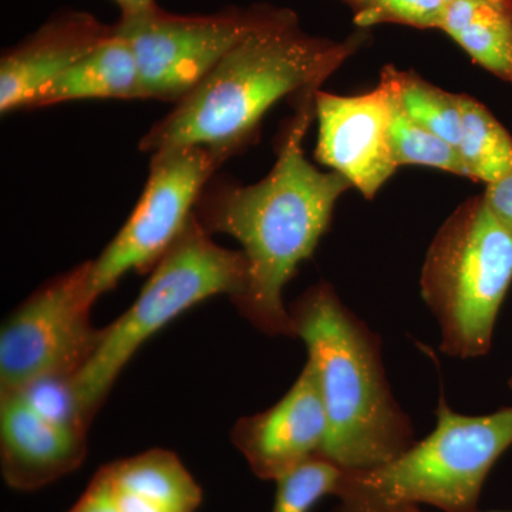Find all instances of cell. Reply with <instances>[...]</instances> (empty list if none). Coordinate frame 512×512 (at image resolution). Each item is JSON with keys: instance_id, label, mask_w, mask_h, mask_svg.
Returning <instances> with one entry per match:
<instances>
[{"instance_id": "cell-5", "label": "cell", "mask_w": 512, "mask_h": 512, "mask_svg": "<svg viewBox=\"0 0 512 512\" xmlns=\"http://www.w3.org/2000/svg\"><path fill=\"white\" fill-rule=\"evenodd\" d=\"M242 251L218 245L195 215L161 256L133 305L107 328L89 362L72 379L84 414L93 421L137 350L192 306L217 295L234 299L244 286Z\"/></svg>"}, {"instance_id": "cell-27", "label": "cell", "mask_w": 512, "mask_h": 512, "mask_svg": "<svg viewBox=\"0 0 512 512\" xmlns=\"http://www.w3.org/2000/svg\"><path fill=\"white\" fill-rule=\"evenodd\" d=\"M409 512H423L420 510V508H413V510H410Z\"/></svg>"}, {"instance_id": "cell-23", "label": "cell", "mask_w": 512, "mask_h": 512, "mask_svg": "<svg viewBox=\"0 0 512 512\" xmlns=\"http://www.w3.org/2000/svg\"><path fill=\"white\" fill-rule=\"evenodd\" d=\"M69 512H117L106 485L94 476L82 497Z\"/></svg>"}, {"instance_id": "cell-11", "label": "cell", "mask_w": 512, "mask_h": 512, "mask_svg": "<svg viewBox=\"0 0 512 512\" xmlns=\"http://www.w3.org/2000/svg\"><path fill=\"white\" fill-rule=\"evenodd\" d=\"M315 117L316 160L345 177L367 200H373L399 168L390 144L389 80L382 74L375 90L359 96H336L318 90Z\"/></svg>"}, {"instance_id": "cell-4", "label": "cell", "mask_w": 512, "mask_h": 512, "mask_svg": "<svg viewBox=\"0 0 512 512\" xmlns=\"http://www.w3.org/2000/svg\"><path fill=\"white\" fill-rule=\"evenodd\" d=\"M436 429L387 463L345 471L335 512H478L485 480L512 446V406L485 416L454 412L444 397Z\"/></svg>"}, {"instance_id": "cell-24", "label": "cell", "mask_w": 512, "mask_h": 512, "mask_svg": "<svg viewBox=\"0 0 512 512\" xmlns=\"http://www.w3.org/2000/svg\"><path fill=\"white\" fill-rule=\"evenodd\" d=\"M119 5L121 16L137 15L156 6V0H114Z\"/></svg>"}, {"instance_id": "cell-13", "label": "cell", "mask_w": 512, "mask_h": 512, "mask_svg": "<svg viewBox=\"0 0 512 512\" xmlns=\"http://www.w3.org/2000/svg\"><path fill=\"white\" fill-rule=\"evenodd\" d=\"M113 35V25L80 10L43 23L0 59V111L26 110L36 93Z\"/></svg>"}, {"instance_id": "cell-19", "label": "cell", "mask_w": 512, "mask_h": 512, "mask_svg": "<svg viewBox=\"0 0 512 512\" xmlns=\"http://www.w3.org/2000/svg\"><path fill=\"white\" fill-rule=\"evenodd\" d=\"M392 87V121H390V144L394 161L399 167L416 164L437 168L447 173L467 177V168L461 160L458 148L443 138L437 137L427 128L410 119L404 111L389 70L382 72Z\"/></svg>"}, {"instance_id": "cell-1", "label": "cell", "mask_w": 512, "mask_h": 512, "mask_svg": "<svg viewBox=\"0 0 512 512\" xmlns=\"http://www.w3.org/2000/svg\"><path fill=\"white\" fill-rule=\"evenodd\" d=\"M318 90L299 94L296 113L282 133L272 170L255 184L212 178L194 215L210 235L237 239L247 261L235 308L269 336H293L284 289L311 258L328 231L336 202L352 184L335 171H320L303 151L315 119Z\"/></svg>"}, {"instance_id": "cell-14", "label": "cell", "mask_w": 512, "mask_h": 512, "mask_svg": "<svg viewBox=\"0 0 512 512\" xmlns=\"http://www.w3.org/2000/svg\"><path fill=\"white\" fill-rule=\"evenodd\" d=\"M96 474L119 512H195L201 505L200 485L168 450L121 458Z\"/></svg>"}, {"instance_id": "cell-21", "label": "cell", "mask_w": 512, "mask_h": 512, "mask_svg": "<svg viewBox=\"0 0 512 512\" xmlns=\"http://www.w3.org/2000/svg\"><path fill=\"white\" fill-rule=\"evenodd\" d=\"M447 0H369L355 13L359 28L399 23L419 29H441Z\"/></svg>"}, {"instance_id": "cell-18", "label": "cell", "mask_w": 512, "mask_h": 512, "mask_svg": "<svg viewBox=\"0 0 512 512\" xmlns=\"http://www.w3.org/2000/svg\"><path fill=\"white\" fill-rule=\"evenodd\" d=\"M387 70L410 119L457 148L463 124L461 94L444 92L417 74L400 72L396 67L389 66Z\"/></svg>"}, {"instance_id": "cell-9", "label": "cell", "mask_w": 512, "mask_h": 512, "mask_svg": "<svg viewBox=\"0 0 512 512\" xmlns=\"http://www.w3.org/2000/svg\"><path fill=\"white\" fill-rule=\"evenodd\" d=\"M229 158L204 146L158 151L151 157L146 187L130 217L93 261L97 299L127 272L150 274L184 231L201 192Z\"/></svg>"}, {"instance_id": "cell-26", "label": "cell", "mask_w": 512, "mask_h": 512, "mask_svg": "<svg viewBox=\"0 0 512 512\" xmlns=\"http://www.w3.org/2000/svg\"><path fill=\"white\" fill-rule=\"evenodd\" d=\"M448 2H453V0H447ZM488 2L494 3V5L500 6V8L512 13V0H488Z\"/></svg>"}, {"instance_id": "cell-7", "label": "cell", "mask_w": 512, "mask_h": 512, "mask_svg": "<svg viewBox=\"0 0 512 512\" xmlns=\"http://www.w3.org/2000/svg\"><path fill=\"white\" fill-rule=\"evenodd\" d=\"M93 261L55 276L20 303L0 332V394L39 380L73 379L99 345L90 311Z\"/></svg>"}, {"instance_id": "cell-15", "label": "cell", "mask_w": 512, "mask_h": 512, "mask_svg": "<svg viewBox=\"0 0 512 512\" xmlns=\"http://www.w3.org/2000/svg\"><path fill=\"white\" fill-rule=\"evenodd\" d=\"M94 99L146 100L133 49L114 28L106 42L43 86L26 110Z\"/></svg>"}, {"instance_id": "cell-8", "label": "cell", "mask_w": 512, "mask_h": 512, "mask_svg": "<svg viewBox=\"0 0 512 512\" xmlns=\"http://www.w3.org/2000/svg\"><path fill=\"white\" fill-rule=\"evenodd\" d=\"M276 9L254 6L212 15H174L156 5L120 16L113 28L133 49L146 100L177 104Z\"/></svg>"}, {"instance_id": "cell-25", "label": "cell", "mask_w": 512, "mask_h": 512, "mask_svg": "<svg viewBox=\"0 0 512 512\" xmlns=\"http://www.w3.org/2000/svg\"><path fill=\"white\" fill-rule=\"evenodd\" d=\"M342 2H345L346 5H349L350 8L355 10V13H356L357 10L365 8L367 3H369V0H342Z\"/></svg>"}, {"instance_id": "cell-17", "label": "cell", "mask_w": 512, "mask_h": 512, "mask_svg": "<svg viewBox=\"0 0 512 512\" xmlns=\"http://www.w3.org/2000/svg\"><path fill=\"white\" fill-rule=\"evenodd\" d=\"M463 124L458 153L467 178L491 184L512 168V137L480 101L461 94Z\"/></svg>"}, {"instance_id": "cell-3", "label": "cell", "mask_w": 512, "mask_h": 512, "mask_svg": "<svg viewBox=\"0 0 512 512\" xmlns=\"http://www.w3.org/2000/svg\"><path fill=\"white\" fill-rule=\"evenodd\" d=\"M293 338L308 349L328 416L322 456L343 471L387 463L414 443L412 420L397 403L377 333L325 282L289 309Z\"/></svg>"}, {"instance_id": "cell-16", "label": "cell", "mask_w": 512, "mask_h": 512, "mask_svg": "<svg viewBox=\"0 0 512 512\" xmlns=\"http://www.w3.org/2000/svg\"><path fill=\"white\" fill-rule=\"evenodd\" d=\"M440 30L474 62L512 83V13L488 0H453Z\"/></svg>"}, {"instance_id": "cell-22", "label": "cell", "mask_w": 512, "mask_h": 512, "mask_svg": "<svg viewBox=\"0 0 512 512\" xmlns=\"http://www.w3.org/2000/svg\"><path fill=\"white\" fill-rule=\"evenodd\" d=\"M483 197L494 217L512 234V168L500 180L488 184Z\"/></svg>"}, {"instance_id": "cell-2", "label": "cell", "mask_w": 512, "mask_h": 512, "mask_svg": "<svg viewBox=\"0 0 512 512\" xmlns=\"http://www.w3.org/2000/svg\"><path fill=\"white\" fill-rule=\"evenodd\" d=\"M362 42L359 35L345 42L308 35L292 10L278 8L153 124L138 147L154 154L204 146L235 157L254 143L272 106L292 94L320 89Z\"/></svg>"}, {"instance_id": "cell-20", "label": "cell", "mask_w": 512, "mask_h": 512, "mask_svg": "<svg viewBox=\"0 0 512 512\" xmlns=\"http://www.w3.org/2000/svg\"><path fill=\"white\" fill-rule=\"evenodd\" d=\"M345 471L323 457L312 458L279 478L272 512H311L322 498L338 493Z\"/></svg>"}, {"instance_id": "cell-12", "label": "cell", "mask_w": 512, "mask_h": 512, "mask_svg": "<svg viewBox=\"0 0 512 512\" xmlns=\"http://www.w3.org/2000/svg\"><path fill=\"white\" fill-rule=\"evenodd\" d=\"M328 431L318 373L308 360L278 403L237 421L232 443L256 477L278 481L306 461L322 456Z\"/></svg>"}, {"instance_id": "cell-28", "label": "cell", "mask_w": 512, "mask_h": 512, "mask_svg": "<svg viewBox=\"0 0 512 512\" xmlns=\"http://www.w3.org/2000/svg\"><path fill=\"white\" fill-rule=\"evenodd\" d=\"M508 384H510V389H511V392H512V377L510 379V382H508Z\"/></svg>"}, {"instance_id": "cell-10", "label": "cell", "mask_w": 512, "mask_h": 512, "mask_svg": "<svg viewBox=\"0 0 512 512\" xmlns=\"http://www.w3.org/2000/svg\"><path fill=\"white\" fill-rule=\"evenodd\" d=\"M90 423L72 379H43L0 394V467L5 483L30 493L76 471L87 457Z\"/></svg>"}, {"instance_id": "cell-6", "label": "cell", "mask_w": 512, "mask_h": 512, "mask_svg": "<svg viewBox=\"0 0 512 512\" xmlns=\"http://www.w3.org/2000/svg\"><path fill=\"white\" fill-rule=\"evenodd\" d=\"M512 282V234L483 195L461 204L441 225L421 271V296L440 328L447 356L487 355Z\"/></svg>"}]
</instances>
